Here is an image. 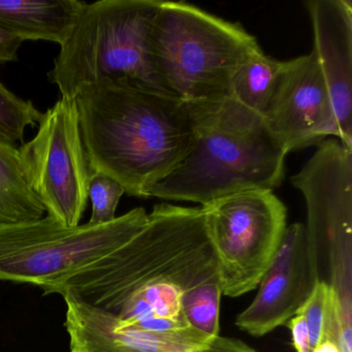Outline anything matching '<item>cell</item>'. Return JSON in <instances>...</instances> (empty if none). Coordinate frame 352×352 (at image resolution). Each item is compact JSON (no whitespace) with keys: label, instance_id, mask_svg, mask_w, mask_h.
I'll use <instances>...</instances> for the list:
<instances>
[{"label":"cell","instance_id":"6da1fadb","mask_svg":"<svg viewBox=\"0 0 352 352\" xmlns=\"http://www.w3.org/2000/svg\"><path fill=\"white\" fill-rule=\"evenodd\" d=\"M75 100L92 173L114 179L131 197H148L192 147L195 116L178 98L104 78Z\"/></svg>","mask_w":352,"mask_h":352},{"label":"cell","instance_id":"7a4b0ae2","mask_svg":"<svg viewBox=\"0 0 352 352\" xmlns=\"http://www.w3.org/2000/svg\"><path fill=\"white\" fill-rule=\"evenodd\" d=\"M220 278L217 257L201 208L158 204L129 242L76 274L54 294H74L116 315L140 288L158 282L183 292Z\"/></svg>","mask_w":352,"mask_h":352},{"label":"cell","instance_id":"3957f363","mask_svg":"<svg viewBox=\"0 0 352 352\" xmlns=\"http://www.w3.org/2000/svg\"><path fill=\"white\" fill-rule=\"evenodd\" d=\"M189 104V102H188ZM195 138L186 157L148 197L207 205L281 184L287 152L263 118L232 100L189 104Z\"/></svg>","mask_w":352,"mask_h":352},{"label":"cell","instance_id":"277c9868","mask_svg":"<svg viewBox=\"0 0 352 352\" xmlns=\"http://www.w3.org/2000/svg\"><path fill=\"white\" fill-rule=\"evenodd\" d=\"M160 3L162 0L86 3L49 73L61 98L75 100L82 87L104 78L172 96L154 55V25Z\"/></svg>","mask_w":352,"mask_h":352},{"label":"cell","instance_id":"5b68a950","mask_svg":"<svg viewBox=\"0 0 352 352\" xmlns=\"http://www.w3.org/2000/svg\"><path fill=\"white\" fill-rule=\"evenodd\" d=\"M154 55L170 94L184 102L232 98L239 67L261 50L241 24L183 1H164L154 25Z\"/></svg>","mask_w":352,"mask_h":352},{"label":"cell","instance_id":"8992f818","mask_svg":"<svg viewBox=\"0 0 352 352\" xmlns=\"http://www.w3.org/2000/svg\"><path fill=\"white\" fill-rule=\"evenodd\" d=\"M148 213L135 208L104 224L67 228L49 216L0 226V281L38 286L45 294L129 242Z\"/></svg>","mask_w":352,"mask_h":352},{"label":"cell","instance_id":"52a82bcc","mask_svg":"<svg viewBox=\"0 0 352 352\" xmlns=\"http://www.w3.org/2000/svg\"><path fill=\"white\" fill-rule=\"evenodd\" d=\"M201 209L217 257L222 294L236 298L255 289L287 228L285 206L273 191L250 190Z\"/></svg>","mask_w":352,"mask_h":352},{"label":"cell","instance_id":"ba28073f","mask_svg":"<svg viewBox=\"0 0 352 352\" xmlns=\"http://www.w3.org/2000/svg\"><path fill=\"white\" fill-rule=\"evenodd\" d=\"M19 154L28 184L47 216L67 228L79 226L92 170L76 100L61 98L48 109L36 137L19 148Z\"/></svg>","mask_w":352,"mask_h":352},{"label":"cell","instance_id":"9c48e42d","mask_svg":"<svg viewBox=\"0 0 352 352\" xmlns=\"http://www.w3.org/2000/svg\"><path fill=\"white\" fill-rule=\"evenodd\" d=\"M263 121L289 152L318 146L339 129L329 90L314 53L283 61Z\"/></svg>","mask_w":352,"mask_h":352},{"label":"cell","instance_id":"30bf717a","mask_svg":"<svg viewBox=\"0 0 352 352\" xmlns=\"http://www.w3.org/2000/svg\"><path fill=\"white\" fill-rule=\"evenodd\" d=\"M318 281L306 226L290 224L257 286L256 296L236 317V327L254 337L271 333L298 314Z\"/></svg>","mask_w":352,"mask_h":352},{"label":"cell","instance_id":"8fae6325","mask_svg":"<svg viewBox=\"0 0 352 352\" xmlns=\"http://www.w3.org/2000/svg\"><path fill=\"white\" fill-rule=\"evenodd\" d=\"M316 57L329 90L339 140L352 148V3L350 0H309Z\"/></svg>","mask_w":352,"mask_h":352},{"label":"cell","instance_id":"7c38bea8","mask_svg":"<svg viewBox=\"0 0 352 352\" xmlns=\"http://www.w3.org/2000/svg\"><path fill=\"white\" fill-rule=\"evenodd\" d=\"M61 296L67 305L65 327L71 352H256L242 340L222 336L206 349L170 347L137 329L123 327L116 315L74 294L67 292Z\"/></svg>","mask_w":352,"mask_h":352},{"label":"cell","instance_id":"4fadbf2b","mask_svg":"<svg viewBox=\"0 0 352 352\" xmlns=\"http://www.w3.org/2000/svg\"><path fill=\"white\" fill-rule=\"evenodd\" d=\"M86 3L80 0H0V30L24 42L45 41L61 46Z\"/></svg>","mask_w":352,"mask_h":352},{"label":"cell","instance_id":"5bb4252c","mask_svg":"<svg viewBox=\"0 0 352 352\" xmlns=\"http://www.w3.org/2000/svg\"><path fill=\"white\" fill-rule=\"evenodd\" d=\"M45 214L28 184L19 149L0 141V226L41 219Z\"/></svg>","mask_w":352,"mask_h":352},{"label":"cell","instance_id":"9a60e30c","mask_svg":"<svg viewBox=\"0 0 352 352\" xmlns=\"http://www.w3.org/2000/svg\"><path fill=\"white\" fill-rule=\"evenodd\" d=\"M283 61L267 56L263 50L247 59L234 74L232 98L263 117L277 86Z\"/></svg>","mask_w":352,"mask_h":352},{"label":"cell","instance_id":"2e32d148","mask_svg":"<svg viewBox=\"0 0 352 352\" xmlns=\"http://www.w3.org/2000/svg\"><path fill=\"white\" fill-rule=\"evenodd\" d=\"M181 288L168 282H158L140 288L129 296L116 316L123 321L150 317L185 319L182 311Z\"/></svg>","mask_w":352,"mask_h":352},{"label":"cell","instance_id":"e0dca14e","mask_svg":"<svg viewBox=\"0 0 352 352\" xmlns=\"http://www.w3.org/2000/svg\"><path fill=\"white\" fill-rule=\"evenodd\" d=\"M220 278L195 286L182 294V311L188 324L211 338L219 335Z\"/></svg>","mask_w":352,"mask_h":352},{"label":"cell","instance_id":"ac0fdd59","mask_svg":"<svg viewBox=\"0 0 352 352\" xmlns=\"http://www.w3.org/2000/svg\"><path fill=\"white\" fill-rule=\"evenodd\" d=\"M42 115L32 102L16 96L0 81V141L23 143L26 129L38 125Z\"/></svg>","mask_w":352,"mask_h":352},{"label":"cell","instance_id":"d6986e66","mask_svg":"<svg viewBox=\"0 0 352 352\" xmlns=\"http://www.w3.org/2000/svg\"><path fill=\"white\" fill-rule=\"evenodd\" d=\"M331 298L333 296L329 284L319 280L312 294L298 312L304 317L312 350L327 339L331 320Z\"/></svg>","mask_w":352,"mask_h":352},{"label":"cell","instance_id":"ffe728a7","mask_svg":"<svg viewBox=\"0 0 352 352\" xmlns=\"http://www.w3.org/2000/svg\"><path fill=\"white\" fill-rule=\"evenodd\" d=\"M124 193V188L114 179L102 173H92L88 191L92 213L88 222L104 224L116 219V210Z\"/></svg>","mask_w":352,"mask_h":352},{"label":"cell","instance_id":"44dd1931","mask_svg":"<svg viewBox=\"0 0 352 352\" xmlns=\"http://www.w3.org/2000/svg\"><path fill=\"white\" fill-rule=\"evenodd\" d=\"M288 329L292 333V345L296 352H312L308 329L304 317L300 314L294 315L287 321Z\"/></svg>","mask_w":352,"mask_h":352},{"label":"cell","instance_id":"7402d4cb","mask_svg":"<svg viewBox=\"0 0 352 352\" xmlns=\"http://www.w3.org/2000/svg\"><path fill=\"white\" fill-rule=\"evenodd\" d=\"M24 41L0 30V65L18 60V52Z\"/></svg>","mask_w":352,"mask_h":352},{"label":"cell","instance_id":"603a6c76","mask_svg":"<svg viewBox=\"0 0 352 352\" xmlns=\"http://www.w3.org/2000/svg\"><path fill=\"white\" fill-rule=\"evenodd\" d=\"M312 352H340V350L335 342L325 339L324 341L317 345Z\"/></svg>","mask_w":352,"mask_h":352}]
</instances>
